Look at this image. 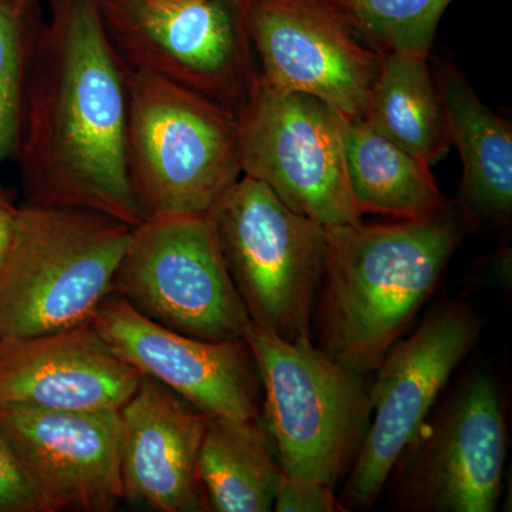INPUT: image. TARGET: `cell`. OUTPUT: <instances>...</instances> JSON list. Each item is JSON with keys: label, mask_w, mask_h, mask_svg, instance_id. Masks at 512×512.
I'll list each match as a JSON object with an SVG mask.
<instances>
[{"label": "cell", "mask_w": 512, "mask_h": 512, "mask_svg": "<svg viewBox=\"0 0 512 512\" xmlns=\"http://www.w3.org/2000/svg\"><path fill=\"white\" fill-rule=\"evenodd\" d=\"M36 49L19 143L28 204L137 227L144 215L128 177L126 80L99 0H57Z\"/></svg>", "instance_id": "obj_1"}, {"label": "cell", "mask_w": 512, "mask_h": 512, "mask_svg": "<svg viewBox=\"0 0 512 512\" xmlns=\"http://www.w3.org/2000/svg\"><path fill=\"white\" fill-rule=\"evenodd\" d=\"M468 225L450 204L421 220L326 228L320 349L359 375L376 372L439 285Z\"/></svg>", "instance_id": "obj_2"}, {"label": "cell", "mask_w": 512, "mask_h": 512, "mask_svg": "<svg viewBox=\"0 0 512 512\" xmlns=\"http://www.w3.org/2000/svg\"><path fill=\"white\" fill-rule=\"evenodd\" d=\"M133 227L80 208H13L0 265V338L55 332L92 320L111 293Z\"/></svg>", "instance_id": "obj_3"}, {"label": "cell", "mask_w": 512, "mask_h": 512, "mask_svg": "<svg viewBox=\"0 0 512 512\" xmlns=\"http://www.w3.org/2000/svg\"><path fill=\"white\" fill-rule=\"evenodd\" d=\"M123 69L128 177L144 220L207 214L242 175L237 114L161 77Z\"/></svg>", "instance_id": "obj_4"}, {"label": "cell", "mask_w": 512, "mask_h": 512, "mask_svg": "<svg viewBox=\"0 0 512 512\" xmlns=\"http://www.w3.org/2000/svg\"><path fill=\"white\" fill-rule=\"evenodd\" d=\"M245 339L261 379L262 416L285 476L336 490L372 420L365 376L312 340L288 342L252 322Z\"/></svg>", "instance_id": "obj_5"}, {"label": "cell", "mask_w": 512, "mask_h": 512, "mask_svg": "<svg viewBox=\"0 0 512 512\" xmlns=\"http://www.w3.org/2000/svg\"><path fill=\"white\" fill-rule=\"evenodd\" d=\"M208 215L249 319L288 342L312 340L326 228L242 174Z\"/></svg>", "instance_id": "obj_6"}, {"label": "cell", "mask_w": 512, "mask_h": 512, "mask_svg": "<svg viewBox=\"0 0 512 512\" xmlns=\"http://www.w3.org/2000/svg\"><path fill=\"white\" fill-rule=\"evenodd\" d=\"M110 295L165 328L212 342L245 339L251 325L208 212L133 227Z\"/></svg>", "instance_id": "obj_7"}, {"label": "cell", "mask_w": 512, "mask_h": 512, "mask_svg": "<svg viewBox=\"0 0 512 512\" xmlns=\"http://www.w3.org/2000/svg\"><path fill=\"white\" fill-rule=\"evenodd\" d=\"M99 5L111 46L126 69L178 84L237 116L244 109L258 73L239 2L99 0Z\"/></svg>", "instance_id": "obj_8"}, {"label": "cell", "mask_w": 512, "mask_h": 512, "mask_svg": "<svg viewBox=\"0 0 512 512\" xmlns=\"http://www.w3.org/2000/svg\"><path fill=\"white\" fill-rule=\"evenodd\" d=\"M238 121L242 174L322 227L363 222L350 192L345 117L339 111L309 94L271 86L256 74Z\"/></svg>", "instance_id": "obj_9"}, {"label": "cell", "mask_w": 512, "mask_h": 512, "mask_svg": "<svg viewBox=\"0 0 512 512\" xmlns=\"http://www.w3.org/2000/svg\"><path fill=\"white\" fill-rule=\"evenodd\" d=\"M483 328V319L470 305L447 303L386 353L369 387V430L340 498L346 510L373 507L403 451L426 423L439 394L474 349Z\"/></svg>", "instance_id": "obj_10"}, {"label": "cell", "mask_w": 512, "mask_h": 512, "mask_svg": "<svg viewBox=\"0 0 512 512\" xmlns=\"http://www.w3.org/2000/svg\"><path fill=\"white\" fill-rule=\"evenodd\" d=\"M505 458L500 392L490 376L480 373L421 426L403 451L392 471L397 504L417 512H493Z\"/></svg>", "instance_id": "obj_11"}, {"label": "cell", "mask_w": 512, "mask_h": 512, "mask_svg": "<svg viewBox=\"0 0 512 512\" xmlns=\"http://www.w3.org/2000/svg\"><path fill=\"white\" fill-rule=\"evenodd\" d=\"M264 82L325 101L345 119H362L382 53L323 0H239Z\"/></svg>", "instance_id": "obj_12"}, {"label": "cell", "mask_w": 512, "mask_h": 512, "mask_svg": "<svg viewBox=\"0 0 512 512\" xmlns=\"http://www.w3.org/2000/svg\"><path fill=\"white\" fill-rule=\"evenodd\" d=\"M90 322L124 362L200 412L261 421V379L247 339L212 342L183 335L113 295L101 302Z\"/></svg>", "instance_id": "obj_13"}, {"label": "cell", "mask_w": 512, "mask_h": 512, "mask_svg": "<svg viewBox=\"0 0 512 512\" xmlns=\"http://www.w3.org/2000/svg\"><path fill=\"white\" fill-rule=\"evenodd\" d=\"M0 431L49 512H110L124 500L119 409L0 406Z\"/></svg>", "instance_id": "obj_14"}, {"label": "cell", "mask_w": 512, "mask_h": 512, "mask_svg": "<svg viewBox=\"0 0 512 512\" xmlns=\"http://www.w3.org/2000/svg\"><path fill=\"white\" fill-rule=\"evenodd\" d=\"M141 373L109 348L92 322L0 338V406L120 409Z\"/></svg>", "instance_id": "obj_15"}, {"label": "cell", "mask_w": 512, "mask_h": 512, "mask_svg": "<svg viewBox=\"0 0 512 512\" xmlns=\"http://www.w3.org/2000/svg\"><path fill=\"white\" fill-rule=\"evenodd\" d=\"M119 414L124 500L160 512L205 511L197 461L207 414L144 375Z\"/></svg>", "instance_id": "obj_16"}, {"label": "cell", "mask_w": 512, "mask_h": 512, "mask_svg": "<svg viewBox=\"0 0 512 512\" xmlns=\"http://www.w3.org/2000/svg\"><path fill=\"white\" fill-rule=\"evenodd\" d=\"M448 136L463 164L460 210L470 224H508L512 215V128L488 109L460 70L437 60L434 72Z\"/></svg>", "instance_id": "obj_17"}, {"label": "cell", "mask_w": 512, "mask_h": 512, "mask_svg": "<svg viewBox=\"0 0 512 512\" xmlns=\"http://www.w3.org/2000/svg\"><path fill=\"white\" fill-rule=\"evenodd\" d=\"M343 148L350 192L362 214L421 220L451 204L430 167L365 119H345Z\"/></svg>", "instance_id": "obj_18"}, {"label": "cell", "mask_w": 512, "mask_h": 512, "mask_svg": "<svg viewBox=\"0 0 512 512\" xmlns=\"http://www.w3.org/2000/svg\"><path fill=\"white\" fill-rule=\"evenodd\" d=\"M197 476L205 511L269 512L285 473L261 421L208 416Z\"/></svg>", "instance_id": "obj_19"}, {"label": "cell", "mask_w": 512, "mask_h": 512, "mask_svg": "<svg viewBox=\"0 0 512 512\" xmlns=\"http://www.w3.org/2000/svg\"><path fill=\"white\" fill-rule=\"evenodd\" d=\"M427 60L409 53H382L362 119L431 168L446 157L451 141Z\"/></svg>", "instance_id": "obj_20"}, {"label": "cell", "mask_w": 512, "mask_h": 512, "mask_svg": "<svg viewBox=\"0 0 512 512\" xmlns=\"http://www.w3.org/2000/svg\"><path fill=\"white\" fill-rule=\"evenodd\" d=\"M357 36L380 53L429 57L453 0H323Z\"/></svg>", "instance_id": "obj_21"}, {"label": "cell", "mask_w": 512, "mask_h": 512, "mask_svg": "<svg viewBox=\"0 0 512 512\" xmlns=\"http://www.w3.org/2000/svg\"><path fill=\"white\" fill-rule=\"evenodd\" d=\"M22 33L16 13L0 0V165L18 150L23 117ZM8 202L0 198V205Z\"/></svg>", "instance_id": "obj_22"}, {"label": "cell", "mask_w": 512, "mask_h": 512, "mask_svg": "<svg viewBox=\"0 0 512 512\" xmlns=\"http://www.w3.org/2000/svg\"><path fill=\"white\" fill-rule=\"evenodd\" d=\"M0 512H49L0 431Z\"/></svg>", "instance_id": "obj_23"}, {"label": "cell", "mask_w": 512, "mask_h": 512, "mask_svg": "<svg viewBox=\"0 0 512 512\" xmlns=\"http://www.w3.org/2000/svg\"><path fill=\"white\" fill-rule=\"evenodd\" d=\"M333 488L284 476L276 493V512H346Z\"/></svg>", "instance_id": "obj_24"}, {"label": "cell", "mask_w": 512, "mask_h": 512, "mask_svg": "<svg viewBox=\"0 0 512 512\" xmlns=\"http://www.w3.org/2000/svg\"><path fill=\"white\" fill-rule=\"evenodd\" d=\"M12 215L13 210L3 220H0V265H2L9 247L10 234H12Z\"/></svg>", "instance_id": "obj_25"}, {"label": "cell", "mask_w": 512, "mask_h": 512, "mask_svg": "<svg viewBox=\"0 0 512 512\" xmlns=\"http://www.w3.org/2000/svg\"><path fill=\"white\" fill-rule=\"evenodd\" d=\"M13 210V207H10L9 204L6 205H0V220H3V218L6 217V215L10 214V211Z\"/></svg>", "instance_id": "obj_26"}, {"label": "cell", "mask_w": 512, "mask_h": 512, "mask_svg": "<svg viewBox=\"0 0 512 512\" xmlns=\"http://www.w3.org/2000/svg\"><path fill=\"white\" fill-rule=\"evenodd\" d=\"M154 2H164V3H191V2H201V0H154Z\"/></svg>", "instance_id": "obj_27"}]
</instances>
